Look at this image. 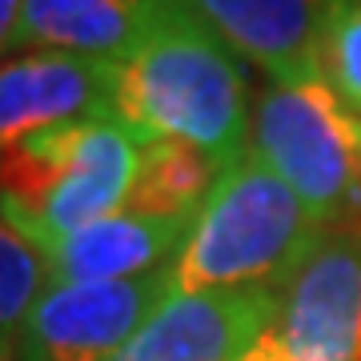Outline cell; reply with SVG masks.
Masks as SVG:
<instances>
[{
  "label": "cell",
  "instance_id": "obj_1",
  "mask_svg": "<svg viewBox=\"0 0 361 361\" xmlns=\"http://www.w3.org/2000/svg\"><path fill=\"white\" fill-rule=\"evenodd\" d=\"M113 109L137 141L177 137L217 169L249 153L253 97L241 56L185 0H145L141 32L116 61Z\"/></svg>",
  "mask_w": 361,
  "mask_h": 361
},
{
  "label": "cell",
  "instance_id": "obj_2",
  "mask_svg": "<svg viewBox=\"0 0 361 361\" xmlns=\"http://www.w3.org/2000/svg\"><path fill=\"white\" fill-rule=\"evenodd\" d=\"M322 221L273 173L245 153L221 169L193 233L173 261V293L201 289H281L310 253Z\"/></svg>",
  "mask_w": 361,
  "mask_h": 361
},
{
  "label": "cell",
  "instance_id": "obj_3",
  "mask_svg": "<svg viewBox=\"0 0 361 361\" xmlns=\"http://www.w3.org/2000/svg\"><path fill=\"white\" fill-rule=\"evenodd\" d=\"M141 141L121 116L32 133L0 149V213L28 241L85 229L129 205Z\"/></svg>",
  "mask_w": 361,
  "mask_h": 361
},
{
  "label": "cell",
  "instance_id": "obj_4",
  "mask_svg": "<svg viewBox=\"0 0 361 361\" xmlns=\"http://www.w3.org/2000/svg\"><path fill=\"white\" fill-rule=\"evenodd\" d=\"M249 153L329 225L361 217V116L325 80L269 85L253 97Z\"/></svg>",
  "mask_w": 361,
  "mask_h": 361
},
{
  "label": "cell",
  "instance_id": "obj_5",
  "mask_svg": "<svg viewBox=\"0 0 361 361\" xmlns=\"http://www.w3.org/2000/svg\"><path fill=\"white\" fill-rule=\"evenodd\" d=\"M241 361H361V217L322 225Z\"/></svg>",
  "mask_w": 361,
  "mask_h": 361
},
{
  "label": "cell",
  "instance_id": "obj_6",
  "mask_svg": "<svg viewBox=\"0 0 361 361\" xmlns=\"http://www.w3.org/2000/svg\"><path fill=\"white\" fill-rule=\"evenodd\" d=\"M173 293V265L129 281H52L13 337V361H113Z\"/></svg>",
  "mask_w": 361,
  "mask_h": 361
},
{
  "label": "cell",
  "instance_id": "obj_7",
  "mask_svg": "<svg viewBox=\"0 0 361 361\" xmlns=\"http://www.w3.org/2000/svg\"><path fill=\"white\" fill-rule=\"evenodd\" d=\"M277 317V289L169 293L113 361H241Z\"/></svg>",
  "mask_w": 361,
  "mask_h": 361
},
{
  "label": "cell",
  "instance_id": "obj_8",
  "mask_svg": "<svg viewBox=\"0 0 361 361\" xmlns=\"http://www.w3.org/2000/svg\"><path fill=\"white\" fill-rule=\"evenodd\" d=\"M116 65L77 52H8L0 61V149L32 133L116 116Z\"/></svg>",
  "mask_w": 361,
  "mask_h": 361
},
{
  "label": "cell",
  "instance_id": "obj_9",
  "mask_svg": "<svg viewBox=\"0 0 361 361\" xmlns=\"http://www.w3.org/2000/svg\"><path fill=\"white\" fill-rule=\"evenodd\" d=\"M197 217H145L121 209L73 233L37 237L32 245L52 281H129L173 265L193 233Z\"/></svg>",
  "mask_w": 361,
  "mask_h": 361
},
{
  "label": "cell",
  "instance_id": "obj_10",
  "mask_svg": "<svg viewBox=\"0 0 361 361\" xmlns=\"http://www.w3.org/2000/svg\"><path fill=\"white\" fill-rule=\"evenodd\" d=\"M241 61L257 65L269 85L322 80L325 0H185Z\"/></svg>",
  "mask_w": 361,
  "mask_h": 361
},
{
  "label": "cell",
  "instance_id": "obj_11",
  "mask_svg": "<svg viewBox=\"0 0 361 361\" xmlns=\"http://www.w3.org/2000/svg\"><path fill=\"white\" fill-rule=\"evenodd\" d=\"M145 0H25L13 52H77L92 61H121L141 32Z\"/></svg>",
  "mask_w": 361,
  "mask_h": 361
},
{
  "label": "cell",
  "instance_id": "obj_12",
  "mask_svg": "<svg viewBox=\"0 0 361 361\" xmlns=\"http://www.w3.org/2000/svg\"><path fill=\"white\" fill-rule=\"evenodd\" d=\"M221 169L205 149L177 137H153L141 141V165L125 209L145 217H197Z\"/></svg>",
  "mask_w": 361,
  "mask_h": 361
},
{
  "label": "cell",
  "instance_id": "obj_13",
  "mask_svg": "<svg viewBox=\"0 0 361 361\" xmlns=\"http://www.w3.org/2000/svg\"><path fill=\"white\" fill-rule=\"evenodd\" d=\"M49 289V265L20 229L0 213V337L13 341L37 297Z\"/></svg>",
  "mask_w": 361,
  "mask_h": 361
},
{
  "label": "cell",
  "instance_id": "obj_14",
  "mask_svg": "<svg viewBox=\"0 0 361 361\" xmlns=\"http://www.w3.org/2000/svg\"><path fill=\"white\" fill-rule=\"evenodd\" d=\"M322 80L361 116V0H325L322 20Z\"/></svg>",
  "mask_w": 361,
  "mask_h": 361
},
{
  "label": "cell",
  "instance_id": "obj_15",
  "mask_svg": "<svg viewBox=\"0 0 361 361\" xmlns=\"http://www.w3.org/2000/svg\"><path fill=\"white\" fill-rule=\"evenodd\" d=\"M20 4H25V0H0V61L13 52L16 20H20Z\"/></svg>",
  "mask_w": 361,
  "mask_h": 361
},
{
  "label": "cell",
  "instance_id": "obj_16",
  "mask_svg": "<svg viewBox=\"0 0 361 361\" xmlns=\"http://www.w3.org/2000/svg\"><path fill=\"white\" fill-rule=\"evenodd\" d=\"M0 361H13V341L8 337H0Z\"/></svg>",
  "mask_w": 361,
  "mask_h": 361
}]
</instances>
